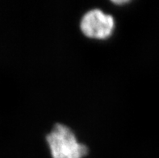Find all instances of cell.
Here are the masks:
<instances>
[{"mask_svg":"<svg viewBox=\"0 0 159 158\" xmlns=\"http://www.w3.org/2000/svg\"><path fill=\"white\" fill-rule=\"evenodd\" d=\"M46 140L52 158H83L88 152L87 147L78 142L70 128L63 124H57Z\"/></svg>","mask_w":159,"mask_h":158,"instance_id":"1","label":"cell"},{"mask_svg":"<svg viewBox=\"0 0 159 158\" xmlns=\"http://www.w3.org/2000/svg\"><path fill=\"white\" fill-rule=\"evenodd\" d=\"M80 26L83 33L88 37L105 39L112 33L115 21L111 15L94 9L84 15Z\"/></svg>","mask_w":159,"mask_h":158,"instance_id":"2","label":"cell"}]
</instances>
